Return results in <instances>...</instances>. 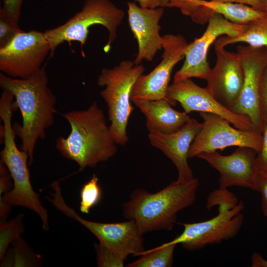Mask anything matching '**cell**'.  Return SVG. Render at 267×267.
Listing matches in <instances>:
<instances>
[{
    "mask_svg": "<svg viewBox=\"0 0 267 267\" xmlns=\"http://www.w3.org/2000/svg\"><path fill=\"white\" fill-rule=\"evenodd\" d=\"M0 87L10 92L15 100L13 111L19 109L21 125L13 126L21 140L20 149L29 156V165L34 160L37 142L46 137V130L54 123L56 97L48 86V77L44 67L25 79L15 78L1 73Z\"/></svg>",
    "mask_w": 267,
    "mask_h": 267,
    "instance_id": "6da1fadb",
    "label": "cell"
},
{
    "mask_svg": "<svg viewBox=\"0 0 267 267\" xmlns=\"http://www.w3.org/2000/svg\"><path fill=\"white\" fill-rule=\"evenodd\" d=\"M61 115L69 124L71 132L67 137L57 138L56 147L64 158L75 162L79 171L95 167L116 154L117 143L96 101L86 110Z\"/></svg>",
    "mask_w": 267,
    "mask_h": 267,
    "instance_id": "7a4b0ae2",
    "label": "cell"
},
{
    "mask_svg": "<svg viewBox=\"0 0 267 267\" xmlns=\"http://www.w3.org/2000/svg\"><path fill=\"white\" fill-rule=\"evenodd\" d=\"M198 185V179L194 178L184 183L176 180L153 193L136 189L122 205L123 215L134 220L143 234L162 229L170 231L178 213L195 202Z\"/></svg>",
    "mask_w": 267,
    "mask_h": 267,
    "instance_id": "3957f363",
    "label": "cell"
},
{
    "mask_svg": "<svg viewBox=\"0 0 267 267\" xmlns=\"http://www.w3.org/2000/svg\"><path fill=\"white\" fill-rule=\"evenodd\" d=\"M12 113L9 105H3L0 108V117L3 123L2 129L0 127V137L4 143L0 153V160L7 167L13 182L12 188L0 196V201L34 211L40 217L43 229L48 230L47 212L31 184L28 168L29 156L25 151L19 149L15 142L16 134L11 123Z\"/></svg>",
    "mask_w": 267,
    "mask_h": 267,
    "instance_id": "277c9868",
    "label": "cell"
},
{
    "mask_svg": "<svg viewBox=\"0 0 267 267\" xmlns=\"http://www.w3.org/2000/svg\"><path fill=\"white\" fill-rule=\"evenodd\" d=\"M144 71L142 64L125 60L112 68H103L98 76V86L104 87L100 94L107 105L110 131L115 142L121 146L129 140L127 127L134 109L131 103L132 89Z\"/></svg>",
    "mask_w": 267,
    "mask_h": 267,
    "instance_id": "5b68a950",
    "label": "cell"
},
{
    "mask_svg": "<svg viewBox=\"0 0 267 267\" xmlns=\"http://www.w3.org/2000/svg\"><path fill=\"white\" fill-rule=\"evenodd\" d=\"M124 11L110 0H85L82 9L64 24L47 30L44 33L51 48V56L64 42H78L82 47L86 44L89 28L103 26L108 32L103 50L107 53L117 38V30L124 17Z\"/></svg>",
    "mask_w": 267,
    "mask_h": 267,
    "instance_id": "8992f818",
    "label": "cell"
},
{
    "mask_svg": "<svg viewBox=\"0 0 267 267\" xmlns=\"http://www.w3.org/2000/svg\"><path fill=\"white\" fill-rule=\"evenodd\" d=\"M48 200L58 210L87 228L96 236L99 243L123 260L130 255L136 256L144 250L143 234L134 220L104 223L84 219L66 204L60 189L53 192Z\"/></svg>",
    "mask_w": 267,
    "mask_h": 267,
    "instance_id": "52a82bcc",
    "label": "cell"
},
{
    "mask_svg": "<svg viewBox=\"0 0 267 267\" xmlns=\"http://www.w3.org/2000/svg\"><path fill=\"white\" fill-rule=\"evenodd\" d=\"M51 48L44 32L35 30L18 34L0 48V70L15 78H27L39 71Z\"/></svg>",
    "mask_w": 267,
    "mask_h": 267,
    "instance_id": "ba28073f",
    "label": "cell"
},
{
    "mask_svg": "<svg viewBox=\"0 0 267 267\" xmlns=\"http://www.w3.org/2000/svg\"><path fill=\"white\" fill-rule=\"evenodd\" d=\"M200 115L203 119L202 126L190 145L188 158L230 146L248 147L259 152L261 133L234 128L226 119L215 114L200 112Z\"/></svg>",
    "mask_w": 267,
    "mask_h": 267,
    "instance_id": "9c48e42d",
    "label": "cell"
},
{
    "mask_svg": "<svg viewBox=\"0 0 267 267\" xmlns=\"http://www.w3.org/2000/svg\"><path fill=\"white\" fill-rule=\"evenodd\" d=\"M245 208L243 201L232 209L218 215L205 221L182 224L183 231L166 244H180L188 251H195L209 245L219 244L234 237L242 226Z\"/></svg>",
    "mask_w": 267,
    "mask_h": 267,
    "instance_id": "30bf717a",
    "label": "cell"
},
{
    "mask_svg": "<svg viewBox=\"0 0 267 267\" xmlns=\"http://www.w3.org/2000/svg\"><path fill=\"white\" fill-rule=\"evenodd\" d=\"M202 36L188 44L181 67L174 76V82L191 78L207 80L212 68L207 60L210 46L222 35L237 36L244 32L246 24L232 23L221 14L214 13Z\"/></svg>",
    "mask_w": 267,
    "mask_h": 267,
    "instance_id": "8fae6325",
    "label": "cell"
},
{
    "mask_svg": "<svg viewBox=\"0 0 267 267\" xmlns=\"http://www.w3.org/2000/svg\"><path fill=\"white\" fill-rule=\"evenodd\" d=\"M162 39V60L150 73L138 78L132 89L131 101L166 99L171 103L167 92L171 74L176 65L184 58L188 43L180 34H168Z\"/></svg>",
    "mask_w": 267,
    "mask_h": 267,
    "instance_id": "7c38bea8",
    "label": "cell"
},
{
    "mask_svg": "<svg viewBox=\"0 0 267 267\" xmlns=\"http://www.w3.org/2000/svg\"><path fill=\"white\" fill-rule=\"evenodd\" d=\"M237 52L244 71L242 89L233 112L247 117L254 130L261 133L263 120L260 105V89L262 74L267 64V47L239 45Z\"/></svg>",
    "mask_w": 267,
    "mask_h": 267,
    "instance_id": "4fadbf2b",
    "label": "cell"
},
{
    "mask_svg": "<svg viewBox=\"0 0 267 267\" xmlns=\"http://www.w3.org/2000/svg\"><path fill=\"white\" fill-rule=\"evenodd\" d=\"M167 97L173 106L176 102L179 103L187 114L192 111L213 113L226 119L236 128L255 131L247 117L236 114L223 106L206 88L199 86L190 79L173 82L168 87Z\"/></svg>",
    "mask_w": 267,
    "mask_h": 267,
    "instance_id": "5bb4252c",
    "label": "cell"
},
{
    "mask_svg": "<svg viewBox=\"0 0 267 267\" xmlns=\"http://www.w3.org/2000/svg\"><path fill=\"white\" fill-rule=\"evenodd\" d=\"M257 151L248 147H238L229 155L217 151L204 152L196 157L205 161L220 174L219 188L239 186L258 191Z\"/></svg>",
    "mask_w": 267,
    "mask_h": 267,
    "instance_id": "9a60e30c",
    "label": "cell"
},
{
    "mask_svg": "<svg viewBox=\"0 0 267 267\" xmlns=\"http://www.w3.org/2000/svg\"><path fill=\"white\" fill-rule=\"evenodd\" d=\"M216 62L207 79L206 89L221 104L230 110L241 93L244 71L240 57L236 52L215 45Z\"/></svg>",
    "mask_w": 267,
    "mask_h": 267,
    "instance_id": "2e32d148",
    "label": "cell"
},
{
    "mask_svg": "<svg viewBox=\"0 0 267 267\" xmlns=\"http://www.w3.org/2000/svg\"><path fill=\"white\" fill-rule=\"evenodd\" d=\"M127 5L129 25L138 45L134 62L138 65L143 60L151 61L157 52L163 49L159 21L164 8H144L134 1L128 2Z\"/></svg>",
    "mask_w": 267,
    "mask_h": 267,
    "instance_id": "e0dca14e",
    "label": "cell"
},
{
    "mask_svg": "<svg viewBox=\"0 0 267 267\" xmlns=\"http://www.w3.org/2000/svg\"><path fill=\"white\" fill-rule=\"evenodd\" d=\"M202 126V123L191 118L182 128L172 134L149 132L148 136L151 144L161 150L176 167L178 182H186L194 178L187 159L190 145Z\"/></svg>",
    "mask_w": 267,
    "mask_h": 267,
    "instance_id": "ac0fdd59",
    "label": "cell"
},
{
    "mask_svg": "<svg viewBox=\"0 0 267 267\" xmlns=\"http://www.w3.org/2000/svg\"><path fill=\"white\" fill-rule=\"evenodd\" d=\"M169 7L178 8L194 22L202 25L214 13L238 24H247L266 15L265 11L246 4L213 0H170Z\"/></svg>",
    "mask_w": 267,
    "mask_h": 267,
    "instance_id": "d6986e66",
    "label": "cell"
},
{
    "mask_svg": "<svg viewBox=\"0 0 267 267\" xmlns=\"http://www.w3.org/2000/svg\"><path fill=\"white\" fill-rule=\"evenodd\" d=\"M132 101L145 117L146 127L149 132L172 134L180 130L191 119L184 111L173 109L172 104L166 99Z\"/></svg>",
    "mask_w": 267,
    "mask_h": 267,
    "instance_id": "ffe728a7",
    "label": "cell"
},
{
    "mask_svg": "<svg viewBox=\"0 0 267 267\" xmlns=\"http://www.w3.org/2000/svg\"><path fill=\"white\" fill-rule=\"evenodd\" d=\"M244 32L235 37L221 36L215 42V45L225 47L237 43H245L256 47H267V15L246 24Z\"/></svg>",
    "mask_w": 267,
    "mask_h": 267,
    "instance_id": "44dd1931",
    "label": "cell"
},
{
    "mask_svg": "<svg viewBox=\"0 0 267 267\" xmlns=\"http://www.w3.org/2000/svg\"><path fill=\"white\" fill-rule=\"evenodd\" d=\"M11 244L3 258L0 267H39L41 264V257L35 253L27 242L20 237Z\"/></svg>",
    "mask_w": 267,
    "mask_h": 267,
    "instance_id": "7402d4cb",
    "label": "cell"
},
{
    "mask_svg": "<svg viewBox=\"0 0 267 267\" xmlns=\"http://www.w3.org/2000/svg\"><path fill=\"white\" fill-rule=\"evenodd\" d=\"M176 244L164 243L153 248L143 250L137 255L140 257L129 264L128 267H170L173 263Z\"/></svg>",
    "mask_w": 267,
    "mask_h": 267,
    "instance_id": "603a6c76",
    "label": "cell"
},
{
    "mask_svg": "<svg viewBox=\"0 0 267 267\" xmlns=\"http://www.w3.org/2000/svg\"><path fill=\"white\" fill-rule=\"evenodd\" d=\"M23 214H20L8 222H0V261L3 258L9 244L21 237L23 233Z\"/></svg>",
    "mask_w": 267,
    "mask_h": 267,
    "instance_id": "cb8c5ba5",
    "label": "cell"
},
{
    "mask_svg": "<svg viewBox=\"0 0 267 267\" xmlns=\"http://www.w3.org/2000/svg\"><path fill=\"white\" fill-rule=\"evenodd\" d=\"M101 196L98 178L94 175L81 189L79 207L80 212L83 214H89L91 209L100 202Z\"/></svg>",
    "mask_w": 267,
    "mask_h": 267,
    "instance_id": "d4e9b609",
    "label": "cell"
},
{
    "mask_svg": "<svg viewBox=\"0 0 267 267\" xmlns=\"http://www.w3.org/2000/svg\"><path fill=\"white\" fill-rule=\"evenodd\" d=\"M239 201L236 195L227 188H219L212 191L208 196L206 208L210 211L213 207H218V212L229 211L236 207Z\"/></svg>",
    "mask_w": 267,
    "mask_h": 267,
    "instance_id": "484cf974",
    "label": "cell"
},
{
    "mask_svg": "<svg viewBox=\"0 0 267 267\" xmlns=\"http://www.w3.org/2000/svg\"><path fill=\"white\" fill-rule=\"evenodd\" d=\"M97 264L100 267H122L124 260L101 243L95 245Z\"/></svg>",
    "mask_w": 267,
    "mask_h": 267,
    "instance_id": "4316f807",
    "label": "cell"
},
{
    "mask_svg": "<svg viewBox=\"0 0 267 267\" xmlns=\"http://www.w3.org/2000/svg\"><path fill=\"white\" fill-rule=\"evenodd\" d=\"M23 31L18 23L0 16V48L6 46L18 34Z\"/></svg>",
    "mask_w": 267,
    "mask_h": 267,
    "instance_id": "83f0119b",
    "label": "cell"
},
{
    "mask_svg": "<svg viewBox=\"0 0 267 267\" xmlns=\"http://www.w3.org/2000/svg\"><path fill=\"white\" fill-rule=\"evenodd\" d=\"M24 0H2L0 16L10 21L18 23Z\"/></svg>",
    "mask_w": 267,
    "mask_h": 267,
    "instance_id": "f1b7e54d",
    "label": "cell"
},
{
    "mask_svg": "<svg viewBox=\"0 0 267 267\" xmlns=\"http://www.w3.org/2000/svg\"><path fill=\"white\" fill-rule=\"evenodd\" d=\"M261 134L262 140L257 154V164L259 171L267 173V121H263Z\"/></svg>",
    "mask_w": 267,
    "mask_h": 267,
    "instance_id": "f546056e",
    "label": "cell"
},
{
    "mask_svg": "<svg viewBox=\"0 0 267 267\" xmlns=\"http://www.w3.org/2000/svg\"><path fill=\"white\" fill-rule=\"evenodd\" d=\"M256 182L258 191L261 194L262 212L267 217V173L259 170Z\"/></svg>",
    "mask_w": 267,
    "mask_h": 267,
    "instance_id": "4dcf8cb0",
    "label": "cell"
},
{
    "mask_svg": "<svg viewBox=\"0 0 267 267\" xmlns=\"http://www.w3.org/2000/svg\"><path fill=\"white\" fill-rule=\"evenodd\" d=\"M260 105L263 121H267V64L263 71L260 89Z\"/></svg>",
    "mask_w": 267,
    "mask_h": 267,
    "instance_id": "1f68e13d",
    "label": "cell"
},
{
    "mask_svg": "<svg viewBox=\"0 0 267 267\" xmlns=\"http://www.w3.org/2000/svg\"><path fill=\"white\" fill-rule=\"evenodd\" d=\"M142 7L156 8L169 7L170 0H134Z\"/></svg>",
    "mask_w": 267,
    "mask_h": 267,
    "instance_id": "d6a6232c",
    "label": "cell"
},
{
    "mask_svg": "<svg viewBox=\"0 0 267 267\" xmlns=\"http://www.w3.org/2000/svg\"><path fill=\"white\" fill-rule=\"evenodd\" d=\"M217 1L242 3L265 12V7L262 0H213Z\"/></svg>",
    "mask_w": 267,
    "mask_h": 267,
    "instance_id": "836d02e7",
    "label": "cell"
},
{
    "mask_svg": "<svg viewBox=\"0 0 267 267\" xmlns=\"http://www.w3.org/2000/svg\"><path fill=\"white\" fill-rule=\"evenodd\" d=\"M251 267H267V260L264 258L261 253L254 252L251 256Z\"/></svg>",
    "mask_w": 267,
    "mask_h": 267,
    "instance_id": "e575fe53",
    "label": "cell"
},
{
    "mask_svg": "<svg viewBox=\"0 0 267 267\" xmlns=\"http://www.w3.org/2000/svg\"><path fill=\"white\" fill-rule=\"evenodd\" d=\"M265 7V12L267 16V0H262Z\"/></svg>",
    "mask_w": 267,
    "mask_h": 267,
    "instance_id": "d590c367",
    "label": "cell"
}]
</instances>
